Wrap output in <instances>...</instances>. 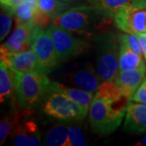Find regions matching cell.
<instances>
[{
    "instance_id": "6da1fadb",
    "label": "cell",
    "mask_w": 146,
    "mask_h": 146,
    "mask_svg": "<svg viewBox=\"0 0 146 146\" xmlns=\"http://www.w3.org/2000/svg\"><path fill=\"white\" fill-rule=\"evenodd\" d=\"M113 23L115 21L112 16L91 5L69 8L51 22L53 25L91 39L110 30Z\"/></svg>"
},
{
    "instance_id": "7a4b0ae2",
    "label": "cell",
    "mask_w": 146,
    "mask_h": 146,
    "mask_svg": "<svg viewBox=\"0 0 146 146\" xmlns=\"http://www.w3.org/2000/svg\"><path fill=\"white\" fill-rule=\"evenodd\" d=\"M128 101L125 97L113 102L94 96L89 110L90 127L94 134L106 136L117 130L125 117Z\"/></svg>"
},
{
    "instance_id": "3957f363",
    "label": "cell",
    "mask_w": 146,
    "mask_h": 146,
    "mask_svg": "<svg viewBox=\"0 0 146 146\" xmlns=\"http://www.w3.org/2000/svg\"><path fill=\"white\" fill-rule=\"evenodd\" d=\"M120 33L108 30L94 37L96 71L102 81L115 80L119 72Z\"/></svg>"
},
{
    "instance_id": "277c9868",
    "label": "cell",
    "mask_w": 146,
    "mask_h": 146,
    "mask_svg": "<svg viewBox=\"0 0 146 146\" xmlns=\"http://www.w3.org/2000/svg\"><path fill=\"white\" fill-rule=\"evenodd\" d=\"M50 84L46 74L42 72H16L14 89L20 108L33 110L46 94Z\"/></svg>"
},
{
    "instance_id": "5b68a950",
    "label": "cell",
    "mask_w": 146,
    "mask_h": 146,
    "mask_svg": "<svg viewBox=\"0 0 146 146\" xmlns=\"http://www.w3.org/2000/svg\"><path fill=\"white\" fill-rule=\"evenodd\" d=\"M42 110L54 119L67 122L82 120L88 114L67 95L51 89L43 98Z\"/></svg>"
},
{
    "instance_id": "8992f818",
    "label": "cell",
    "mask_w": 146,
    "mask_h": 146,
    "mask_svg": "<svg viewBox=\"0 0 146 146\" xmlns=\"http://www.w3.org/2000/svg\"><path fill=\"white\" fill-rule=\"evenodd\" d=\"M47 32L51 36L60 62L78 56L90 47L88 41L75 36L73 32L63 27L51 24L48 27Z\"/></svg>"
},
{
    "instance_id": "52a82bcc",
    "label": "cell",
    "mask_w": 146,
    "mask_h": 146,
    "mask_svg": "<svg viewBox=\"0 0 146 146\" xmlns=\"http://www.w3.org/2000/svg\"><path fill=\"white\" fill-rule=\"evenodd\" d=\"M31 49L36 55L41 72L47 75L61 63L58 57L51 36L42 27H34L32 36Z\"/></svg>"
},
{
    "instance_id": "ba28073f",
    "label": "cell",
    "mask_w": 146,
    "mask_h": 146,
    "mask_svg": "<svg viewBox=\"0 0 146 146\" xmlns=\"http://www.w3.org/2000/svg\"><path fill=\"white\" fill-rule=\"evenodd\" d=\"M116 27L121 31L139 35L146 33V8L127 7L114 16Z\"/></svg>"
},
{
    "instance_id": "9c48e42d",
    "label": "cell",
    "mask_w": 146,
    "mask_h": 146,
    "mask_svg": "<svg viewBox=\"0 0 146 146\" xmlns=\"http://www.w3.org/2000/svg\"><path fill=\"white\" fill-rule=\"evenodd\" d=\"M16 29L3 44L0 51L16 54L31 49L33 32L35 25L33 24H16Z\"/></svg>"
},
{
    "instance_id": "30bf717a",
    "label": "cell",
    "mask_w": 146,
    "mask_h": 146,
    "mask_svg": "<svg viewBox=\"0 0 146 146\" xmlns=\"http://www.w3.org/2000/svg\"><path fill=\"white\" fill-rule=\"evenodd\" d=\"M30 116L23 118L15 126L11 132L14 145L39 146L42 145L39 128L34 120L28 119Z\"/></svg>"
},
{
    "instance_id": "8fae6325",
    "label": "cell",
    "mask_w": 146,
    "mask_h": 146,
    "mask_svg": "<svg viewBox=\"0 0 146 146\" xmlns=\"http://www.w3.org/2000/svg\"><path fill=\"white\" fill-rule=\"evenodd\" d=\"M1 61L5 62L16 72H40L36 57L33 50L16 54L0 51Z\"/></svg>"
},
{
    "instance_id": "7c38bea8",
    "label": "cell",
    "mask_w": 146,
    "mask_h": 146,
    "mask_svg": "<svg viewBox=\"0 0 146 146\" xmlns=\"http://www.w3.org/2000/svg\"><path fill=\"white\" fill-rule=\"evenodd\" d=\"M123 129L131 134H145L146 104L128 102Z\"/></svg>"
},
{
    "instance_id": "4fadbf2b",
    "label": "cell",
    "mask_w": 146,
    "mask_h": 146,
    "mask_svg": "<svg viewBox=\"0 0 146 146\" xmlns=\"http://www.w3.org/2000/svg\"><path fill=\"white\" fill-rule=\"evenodd\" d=\"M145 69H129L119 72L115 80L123 97L131 101L136 89L145 78Z\"/></svg>"
},
{
    "instance_id": "5bb4252c",
    "label": "cell",
    "mask_w": 146,
    "mask_h": 146,
    "mask_svg": "<svg viewBox=\"0 0 146 146\" xmlns=\"http://www.w3.org/2000/svg\"><path fill=\"white\" fill-rule=\"evenodd\" d=\"M68 80L75 87L91 93L96 92L102 82L97 71L92 66L72 71L68 75Z\"/></svg>"
},
{
    "instance_id": "9a60e30c",
    "label": "cell",
    "mask_w": 146,
    "mask_h": 146,
    "mask_svg": "<svg viewBox=\"0 0 146 146\" xmlns=\"http://www.w3.org/2000/svg\"><path fill=\"white\" fill-rule=\"evenodd\" d=\"M89 5L114 18L115 14L127 7L146 8V0H87Z\"/></svg>"
},
{
    "instance_id": "2e32d148",
    "label": "cell",
    "mask_w": 146,
    "mask_h": 146,
    "mask_svg": "<svg viewBox=\"0 0 146 146\" xmlns=\"http://www.w3.org/2000/svg\"><path fill=\"white\" fill-rule=\"evenodd\" d=\"M50 89L56 90L67 95L69 98H71L75 102H76L80 106H81L85 112H89L92 100L94 98V93L88 92L76 87H68L63 84L52 81H50Z\"/></svg>"
},
{
    "instance_id": "e0dca14e",
    "label": "cell",
    "mask_w": 146,
    "mask_h": 146,
    "mask_svg": "<svg viewBox=\"0 0 146 146\" xmlns=\"http://www.w3.org/2000/svg\"><path fill=\"white\" fill-rule=\"evenodd\" d=\"M119 58V72L129 70V69H145L146 66L142 58V56L139 55L131 48L125 42L120 40Z\"/></svg>"
},
{
    "instance_id": "ac0fdd59",
    "label": "cell",
    "mask_w": 146,
    "mask_h": 146,
    "mask_svg": "<svg viewBox=\"0 0 146 146\" xmlns=\"http://www.w3.org/2000/svg\"><path fill=\"white\" fill-rule=\"evenodd\" d=\"M33 110L21 108L20 110H13L2 119L0 123V145H2L9 134H11L15 126L23 118L33 115Z\"/></svg>"
},
{
    "instance_id": "d6986e66",
    "label": "cell",
    "mask_w": 146,
    "mask_h": 146,
    "mask_svg": "<svg viewBox=\"0 0 146 146\" xmlns=\"http://www.w3.org/2000/svg\"><path fill=\"white\" fill-rule=\"evenodd\" d=\"M16 72L3 61L0 62V101L3 103L12 96Z\"/></svg>"
},
{
    "instance_id": "ffe728a7",
    "label": "cell",
    "mask_w": 146,
    "mask_h": 146,
    "mask_svg": "<svg viewBox=\"0 0 146 146\" xmlns=\"http://www.w3.org/2000/svg\"><path fill=\"white\" fill-rule=\"evenodd\" d=\"M70 127L57 124L47 131L44 145L47 146H68Z\"/></svg>"
},
{
    "instance_id": "44dd1931",
    "label": "cell",
    "mask_w": 146,
    "mask_h": 146,
    "mask_svg": "<svg viewBox=\"0 0 146 146\" xmlns=\"http://www.w3.org/2000/svg\"><path fill=\"white\" fill-rule=\"evenodd\" d=\"M40 10L45 12L51 19H54L68 9V2L62 0H37Z\"/></svg>"
},
{
    "instance_id": "7402d4cb",
    "label": "cell",
    "mask_w": 146,
    "mask_h": 146,
    "mask_svg": "<svg viewBox=\"0 0 146 146\" xmlns=\"http://www.w3.org/2000/svg\"><path fill=\"white\" fill-rule=\"evenodd\" d=\"M95 93L96 94L94 96L103 98L110 100V101H113V102L123 98L115 80L102 81Z\"/></svg>"
},
{
    "instance_id": "603a6c76",
    "label": "cell",
    "mask_w": 146,
    "mask_h": 146,
    "mask_svg": "<svg viewBox=\"0 0 146 146\" xmlns=\"http://www.w3.org/2000/svg\"><path fill=\"white\" fill-rule=\"evenodd\" d=\"M11 14L16 17V24H33V10L31 7L21 3L11 11ZM36 26V25H35Z\"/></svg>"
},
{
    "instance_id": "cb8c5ba5",
    "label": "cell",
    "mask_w": 146,
    "mask_h": 146,
    "mask_svg": "<svg viewBox=\"0 0 146 146\" xmlns=\"http://www.w3.org/2000/svg\"><path fill=\"white\" fill-rule=\"evenodd\" d=\"M87 141L82 129L78 126H72L69 129L68 146H85Z\"/></svg>"
},
{
    "instance_id": "d4e9b609",
    "label": "cell",
    "mask_w": 146,
    "mask_h": 146,
    "mask_svg": "<svg viewBox=\"0 0 146 146\" xmlns=\"http://www.w3.org/2000/svg\"><path fill=\"white\" fill-rule=\"evenodd\" d=\"M11 13L2 8L0 15V40L3 41L9 33L11 26Z\"/></svg>"
},
{
    "instance_id": "484cf974",
    "label": "cell",
    "mask_w": 146,
    "mask_h": 146,
    "mask_svg": "<svg viewBox=\"0 0 146 146\" xmlns=\"http://www.w3.org/2000/svg\"><path fill=\"white\" fill-rule=\"evenodd\" d=\"M119 36L120 40L125 42L139 55L142 56L144 54L143 50H142V48L141 46V44H140V42H139L138 35L125 33H121Z\"/></svg>"
},
{
    "instance_id": "4316f807",
    "label": "cell",
    "mask_w": 146,
    "mask_h": 146,
    "mask_svg": "<svg viewBox=\"0 0 146 146\" xmlns=\"http://www.w3.org/2000/svg\"><path fill=\"white\" fill-rule=\"evenodd\" d=\"M51 22L52 19L42 10H40L39 7L33 11V23L36 26L45 28L48 26Z\"/></svg>"
},
{
    "instance_id": "83f0119b",
    "label": "cell",
    "mask_w": 146,
    "mask_h": 146,
    "mask_svg": "<svg viewBox=\"0 0 146 146\" xmlns=\"http://www.w3.org/2000/svg\"><path fill=\"white\" fill-rule=\"evenodd\" d=\"M131 101L138 103L146 104V77L139 86V88L136 89L135 94L131 97Z\"/></svg>"
},
{
    "instance_id": "f1b7e54d",
    "label": "cell",
    "mask_w": 146,
    "mask_h": 146,
    "mask_svg": "<svg viewBox=\"0 0 146 146\" xmlns=\"http://www.w3.org/2000/svg\"><path fill=\"white\" fill-rule=\"evenodd\" d=\"M138 37H139V42H140V44H141V48H142L143 53H144V54L145 55L146 54V33L139 34V35H138Z\"/></svg>"
},
{
    "instance_id": "f546056e",
    "label": "cell",
    "mask_w": 146,
    "mask_h": 146,
    "mask_svg": "<svg viewBox=\"0 0 146 146\" xmlns=\"http://www.w3.org/2000/svg\"><path fill=\"white\" fill-rule=\"evenodd\" d=\"M23 3H26L29 7H31L33 10H36L38 8V4H37V0H23Z\"/></svg>"
},
{
    "instance_id": "4dcf8cb0",
    "label": "cell",
    "mask_w": 146,
    "mask_h": 146,
    "mask_svg": "<svg viewBox=\"0 0 146 146\" xmlns=\"http://www.w3.org/2000/svg\"><path fill=\"white\" fill-rule=\"evenodd\" d=\"M136 145H145L146 146V136L141 140V141H139L137 144H136Z\"/></svg>"
},
{
    "instance_id": "1f68e13d",
    "label": "cell",
    "mask_w": 146,
    "mask_h": 146,
    "mask_svg": "<svg viewBox=\"0 0 146 146\" xmlns=\"http://www.w3.org/2000/svg\"><path fill=\"white\" fill-rule=\"evenodd\" d=\"M10 0H1V5L2 6H7L8 3Z\"/></svg>"
},
{
    "instance_id": "d6a6232c",
    "label": "cell",
    "mask_w": 146,
    "mask_h": 146,
    "mask_svg": "<svg viewBox=\"0 0 146 146\" xmlns=\"http://www.w3.org/2000/svg\"><path fill=\"white\" fill-rule=\"evenodd\" d=\"M63 2H72V1H75V0H62Z\"/></svg>"
},
{
    "instance_id": "836d02e7",
    "label": "cell",
    "mask_w": 146,
    "mask_h": 146,
    "mask_svg": "<svg viewBox=\"0 0 146 146\" xmlns=\"http://www.w3.org/2000/svg\"><path fill=\"white\" fill-rule=\"evenodd\" d=\"M145 59H146V54H145Z\"/></svg>"
}]
</instances>
